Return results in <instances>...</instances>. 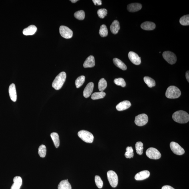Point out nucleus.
I'll return each mask as SVG.
<instances>
[{"mask_svg":"<svg viewBox=\"0 0 189 189\" xmlns=\"http://www.w3.org/2000/svg\"><path fill=\"white\" fill-rule=\"evenodd\" d=\"M173 119L174 121L181 124L187 123L189 120V115L186 111L179 110L173 114Z\"/></svg>","mask_w":189,"mask_h":189,"instance_id":"1","label":"nucleus"},{"mask_svg":"<svg viewBox=\"0 0 189 189\" xmlns=\"http://www.w3.org/2000/svg\"><path fill=\"white\" fill-rule=\"evenodd\" d=\"M66 74L62 72L58 74L54 80L52 84V87L56 90H59L62 87L66 81Z\"/></svg>","mask_w":189,"mask_h":189,"instance_id":"2","label":"nucleus"},{"mask_svg":"<svg viewBox=\"0 0 189 189\" xmlns=\"http://www.w3.org/2000/svg\"><path fill=\"white\" fill-rule=\"evenodd\" d=\"M181 92L179 88L175 86H170L167 89L165 95L170 99H175L180 97Z\"/></svg>","mask_w":189,"mask_h":189,"instance_id":"3","label":"nucleus"},{"mask_svg":"<svg viewBox=\"0 0 189 189\" xmlns=\"http://www.w3.org/2000/svg\"><path fill=\"white\" fill-rule=\"evenodd\" d=\"M78 135L83 141L91 143L93 142L94 137L91 133L87 131L82 130L78 133Z\"/></svg>","mask_w":189,"mask_h":189,"instance_id":"4","label":"nucleus"},{"mask_svg":"<svg viewBox=\"0 0 189 189\" xmlns=\"http://www.w3.org/2000/svg\"><path fill=\"white\" fill-rule=\"evenodd\" d=\"M107 177L109 183L112 188H116L117 186L118 182L117 174L113 171L110 170L107 172Z\"/></svg>","mask_w":189,"mask_h":189,"instance_id":"5","label":"nucleus"},{"mask_svg":"<svg viewBox=\"0 0 189 189\" xmlns=\"http://www.w3.org/2000/svg\"><path fill=\"white\" fill-rule=\"evenodd\" d=\"M146 154L148 157L151 159H158L161 157V154L159 151L154 148H148L146 151Z\"/></svg>","mask_w":189,"mask_h":189,"instance_id":"6","label":"nucleus"},{"mask_svg":"<svg viewBox=\"0 0 189 189\" xmlns=\"http://www.w3.org/2000/svg\"><path fill=\"white\" fill-rule=\"evenodd\" d=\"M163 57L168 63L173 65L176 63L177 60L176 56L173 52L170 51H165L162 54Z\"/></svg>","mask_w":189,"mask_h":189,"instance_id":"7","label":"nucleus"},{"mask_svg":"<svg viewBox=\"0 0 189 189\" xmlns=\"http://www.w3.org/2000/svg\"><path fill=\"white\" fill-rule=\"evenodd\" d=\"M60 33L62 37L70 39L73 37V32L69 28L65 26H61L59 29Z\"/></svg>","mask_w":189,"mask_h":189,"instance_id":"8","label":"nucleus"},{"mask_svg":"<svg viewBox=\"0 0 189 189\" xmlns=\"http://www.w3.org/2000/svg\"><path fill=\"white\" fill-rule=\"evenodd\" d=\"M148 117L147 114H141L135 117L134 122L137 126H142L148 123Z\"/></svg>","mask_w":189,"mask_h":189,"instance_id":"9","label":"nucleus"},{"mask_svg":"<svg viewBox=\"0 0 189 189\" xmlns=\"http://www.w3.org/2000/svg\"><path fill=\"white\" fill-rule=\"evenodd\" d=\"M170 147L171 150L174 154L178 155H182L185 153V150L179 145L176 142H171Z\"/></svg>","mask_w":189,"mask_h":189,"instance_id":"10","label":"nucleus"},{"mask_svg":"<svg viewBox=\"0 0 189 189\" xmlns=\"http://www.w3.org/2000/svg\"><path fill=\"white\" fill-rule=\"evenodd\" d=\"M128 57L132 63L136 65H140L141 62L140 58L137 54L130 51L128 54Z\"/></svg>","mask_w":189,"mask_h":189,"instance_id":"11","label":"nucleus"},{"mask_svg":"<svg viewBox=\"0 0 189 189\" xmlns=\"http://www.w3.org/2000/svg\"><path fill=\"white\" fill-rule=\"evenodd\" d=\"M131 106V103L130 101L124 100L118 104L116 106V108L118 111H123L129 108Z\"/></svg>","mask_w":189,"mask_h":189,"instance_id":"12","label":"nucleus"},{"mask_svg":"<svg viewBox=\"0 0 189 189\" xmlns=\"http://www.w3.org/2000/svg\"><path fill=\"white\" fill-rule=\"evenodd\" d=\"M9 92L11 99L14 102L16 101L17 95L16 90L15 84L12 83L10 86Z\"/></svg>","mask_w":189,"mask_h":189,"instance_id":"13","label":"nucleus"},{"mask_svg":"<svg viewBox=\"0 0 189 189\" xmlns=\"http://www.w3.org/2000/svg\"><path fill=\"white\" fill-rule=\"evenodd\" d=\"M94 87V84L92 82H90L87 84L83 92V95L84 97L86 98L89 97L91 95L93 91Z\"/></svg>","mask_w":189,"mask_h":189,"instance_id":"14","label":"nucleus"},{"mask_svg":"<svg viewBox=\"0 0 189 189\" xmlns=\"http://www.w3.org/2000/svg\"><path fill=\"white\" fill-rule=\"evenodd\" d=\"M150 176V172L147 170H145L137 173L134 178L137 180H142L148 178Z\"/></svg>","mask_w":189,"mask_h":189,"instance_id":"15","label":"nucleus"},{"mask_svg":"<svg viewBox=\"0 0 189 189\" xmlns=\"http://www.w3.org/2000/svg\"><path fill=\"white\" fill-rule=\"evenodd\" d=\"M142 5L138 3H134L130 4L128 5V11L131 13L137 12L142 8Z\"/></svg>","mask_w":189,"mask_h":189,"instance_id":"16","label":"nucleus"},{"mask_svg":"<svg viewBox=\"0 0 189 189\" xmlns=\"http://www.w3.org/2000/svg\"><path fill=\"white\" fill-rule=\"evenodd\" d=\"M37 30V28L35 25H31L24 29L23 33L25 35H33L35 33Z\"/></svg>","mask_w":189,"mask_h":189,"instance_id":"17","label":"nucleus"},{"mask_svg":"<svg viewBox=\"0 0 189 189\" xmlns=\"http://www.w3.org/2000/svg\"><path fill=\"white\" fill-rule=\"evenodd\" d=\"M95 65V60L94 56L90 55L86 59L83 64L85 68H92Z\"/></svg>","mask_w":189,"mask_h":189,"instance_id":"18","label":"nucleus"},{"mask_svg":"<svg viewBox=\"0 0 189 189\" xmlns=\"http://www.w3.org/2000/svg\"><path fill=\"white\" fill-rule=\"evenodd\" d=\"M156 25L154 23L150 21H146L141 25L142 29L146 31H151L155 29Z\"/></svg>","mask_w":189,"mask_h":189,"instance_id":"19","label":"nucleus"},{"mask_svg":"<svg viewBox=\"0 0 189 189\" xmlns=\"http://www.w3.org/2000/svg\"><path fill=\"white\" fill-rule=\"evenodd\" d=\"M14 183L12 185L11 189H20L22 184L21 177L16 176L13 179Z\"/></svg>","mask_w":189,"mask_h":189,"instance_id":"20","label":"nucleus"},{"mask_svg":"<svg viewBox=\"0 0 189 189\" xmlns=\"http://www.w3.org/2000/svg\"><path fill=\"white\" fill-rule=\"evenodd\" d=\"M111 32L116 35L118 33L120 29V24L119 21L117 20L114 21L111 24L110 27Z\"/></svg>","mask_w":189,"mask_h":189,"instance_id":"21","label":"nucleus"},{"mask_svg":"<svg viewBox=\"0 0 189 189\" xmlns=\"http://www.w3.org/2000/svg\"><path fill=\"white\" fill-rule=\"evenodd\" d=\"M58 189H72L71 185L68 179L62 180L58 186Z\"/></svg>","mask_w":189,"mask_h":189,"instance_id":"22","label":"nucleus"},{"mask_svg":"<svg viewBox=\"0 0 189 189\" xmlns=\"http://www.w3.org/2000/svg\"><path fill=\"white\" fill-rule=\"evenodd\" d=\"M113 60L114 64L117 67L123 70H125L127 69L126 65L121 60L117 58H114Z\"/></svg>","mask_w":189,"mask_h":189,"instance_id":"23","label":"nucleus"},{"mask_svg":"<svg viewBox=\"0 0 189 189\" xmlns=\"http://www.w3.org/2000/svg\"><path fill=\"white\" fill-rule=\"evenodd\" d=\"M51 137L55 147L56 148L59 147L60 145V140L58 134L57 133L53 132L51 134Z\"/></svg>","mask_w":189,"mask_h":189,"instance_id":"24","label":"nucleus"},{"mask_svg":"<svg viewBox=\"0 0 189 189\" xmlns=\"http://www.w3.org/2000/svg\"><path fill=\"white\" fill-rule=\"evenodd\" d=\"M106 95L105 92H96L92 94L91 98L93 100L101 99L105 97Z\"/></svg>","mask_w":189,"mask_h":189,"instance_id":"25","label":"nucleus"},{"mask_svg":"<svg viewBox=\"0 0 189 189\" xmlns=\"http://www.w3.org/2000/svg\"><path fill=\"white\" fill-rule=\"evenodd\" d=\"M107 82L104 78H102L100 80L98 84V89L100 92H103L107 87Z\"/></svg>","mask_w":189,"mask_h":189,"instance_id":"26","label":"nucleus"},{"mask_svg":"<svg viewBox=\"0 0 189 189\" xmlns=\"http://www.w3.org/2000/svg\"><path fill=\"white\" fill-rule=\"evenodd\" d=\"M144 80L149 87L152 88L156 85L155 81L151 78L148 76H145L144 78Z\"/></svg>","mask_w":189,"mask_h":189,"instance_id":"27","label":"nucleus"},{"mask_svg":"<svg viewBox=\"0 0 189 189\" xmlns=\"http://www.w3.org/2000/svg\"><path fill=\"white\" fill-rule=\"evenodd\" d=\"M85 76L82 75L78 77L76 79L75 82L76 88H78L81 87L85 82Z\"/></svg>","mask_w":189,"mask_h":189,"instance_id":"28","label":"nucleus"},{"mask_svg":"<svg viewBox=\"0 0 189 189\" xmlns=\"http://www.w3.org/2000/svg\"><path fill=\"white\" fill-rule=\"evenodd\" d=\"M99 34L100 36L102 37H105L108 35V30L106 25H102L100 26Z\"/></svg>","mask_w":189,"mask_h":189,"instance_id":"29","label":"nucleus"},{"mask_svg":"<svg viewBox=\"0 0 189 189\" xmlns=\"http://www.w3.org/2000/svg\"><path fill=\"white\" fill-rule=\"evenodd\" d=\"M135 147L136 152L138 154L142 155L143 153V144L142 142H137Z\"/></svg>","mask_w":189,"mask_h":189,"instance_id":"30","label":"nucleus"},{"mask_svg":"<svg viewBox=\"0 0 189 189\" xmlns=\"http://www.w3.org/2000/svg\"><path fill=\"white\" fill-rule=\"evenodd\" d=\"M126 152L125 156L127 158H131L133 157L134 156V150L132 147L128 146L126 149Z\"/></svg>","mask_w":189,"mask_h":189,"instance_id":"31","label":"nucleus"},{"mask_svg":"<svg viewBox=\"0 0 189 189\" xmlns=\"http://www.w3.org/2000/svg\"><path fill=\"white\" fill-rule=\"evenodd\" d=\"M46 148L44 145L40 146L38 149V154L41 157H45L46 154Z\"/></svg>","mask_w":189,"mask_h":189,"instance_id":"32","label":"nucleus"},{"mask_svg":"<svg viewBox=\"0 0 189 189\" xmlns=\"http://www.w3.org/2000/svg\"><path fill=\"white\" fill-rule=\"evenodd\" d=\"M74 17L79 20H83L85 18V13L83 10H80L76 12L74 14Z\"/></svg>","mask_w":189,"mask_h":189,"instance_id":"33","label":"nucleus"},{"mask_svg":"<svg viewBox=\"0 0 189 189\" xmlns=\"http://www.w3.org/2000/svg\"><path fill=\"white\" fill-rule=\"evenodd\" d=\"M181 24L183 26H188L189 25V15L184 16L181 17L179 21Z\"/></svg>","mask_w":189,"mask_h":189,"instance_id":"34","label":"nucleus"},{"mask_svg":"<svg viewBox=\"0 0 189 189\" xmlns=\"http://www.w3.org/2000/svg\"><path fill=\"white\" fill-rule=\"evenodd\" d=\"M114 83L118 86H121L124 87L126 86V84L125 81L123 78H116L114 80Z\"/></svg>","mask_w":189,"mask_h":189,"instance_id":"35","label":"nucleus"},{"mask_svg":"<svg viewBox=\"0 0 189 189\" xmlns=\"http://www.w3.org/2000/svg\"><path fill=\"white\" fill-rule=\"evenodd\" d=\"M94 180H95L96 185L98 188H102L103 186V181L102 180L100 177L98 176H96Z\"/></svg>","mask_w":189,"mask_h":189,"instance_id":"36","label":"nucleus"},{"mask_svg":"<svg viewBox=\"0 0 189 189\" xmlns=\"http://www.w3.org/2000/svg\"><path fill=\"white\" fill-rule=\"evenodd\" d=\"M97 13L100 18L103 19L105 17L108 13L107 10L105 9H102L98 10Z\"/></svg>","mask_w":189,"mask_h":189,"instance_id":"37","label":"nucleus"},{"mask_svg":"<svg viewBox=\"0 0 189 189\" xmlns=\"http://www.w3.org/2000/svg\"><path fill=\"white\" fill-rule=\"evenodd\" d=\"M92 1L95 5H102V1L101 0H93Z\"/></svg>","mask_w":189,"mask_h":189,"instance_id":"38","label":"nucleus"},{"mask_svg":"<svg viewBox=\"0 0 189 189\" xmlns=\"http://www.w3.org/2000/svg\"><path fill=\"white\" fill-rule=\"evenodd\" d=\"M162 189H175L172 187L168 185H165L163 186Z\"/></svg>","mask_w":189,"mask_h":189,"instance_id":"39","label":"nucleus"},{"mask_svg":"<svg viewBox=\"0 0 189 189\" xmlns=\"http://www.w3.org/2000/svg\"><path fill=\"white\" fill-rule=\"evenodd\" d=\"M186 76L187 81L189 82V71H188L186 72Z\"/></svg>","mask_w":189,"mask_h":189,"instance_id":"40","label":"nucleus"},{"mask_svg":"<svg viewBox=\"0 0 189 189\" xmlns=\"http://www.w3.org/2000/svg\"><path fill=\"white\" fill-rule=\"evenodd\" d=\"M72 2V3H76V2L78 1V0H71V1H70Z\"/></svg>","mask_w":189,"mask_h":189,"instance_id":"41","label":"nucleus"}]
</instances>
